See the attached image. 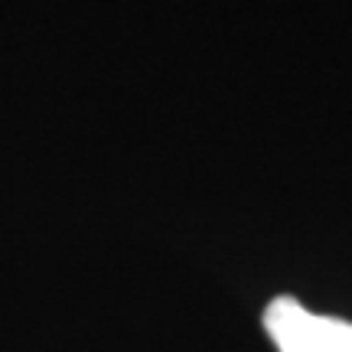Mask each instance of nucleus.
<instances>
[{
    "label": "nucleus",
    "instance_id": "f257e3e1",
    "mask_svg": "<svg viewBox=\"0 0 352 352\" xmlns=\"http://www.w3.org/2000/svg\"><path fill=\"white\" fill-rule=\"evenodd\" d=\"M264 329L280 352H352V323L310 314L294 297H274L267 303Z\"/></svg>",
    "mask_w": 352,
    "mask_h": 352
}]
</instances>
